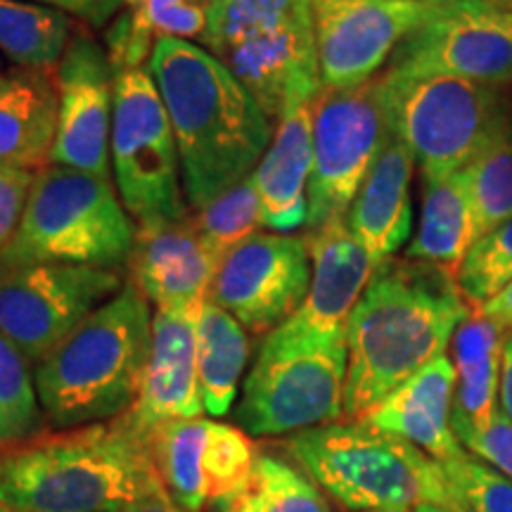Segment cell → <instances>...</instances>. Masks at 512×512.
I'll return each instance as SVG.
<instances>
[{
    "label": "cell",
    "mask_w": 512,
    "mask_h": 512,
    "mask_svg": "<svg viewBox=\"0 0 512 512\" xmlns=\"http://www.w3.org/2000/svg\"><path fill=\"white\" fill-rule=\"evenodd\" d=\"M472 306L456 275L415 259L382 261L347 320L344 420H361L384 396L451 347Z\"/></svg>",
    "instance_id": "6da1fadb"
},
{
    "label": "cell",
    "mask_w": 512,
    "mask_h": 512,
    "mask_svg": "<svg viewBox=\"0 0 512 512\" xmlns=\"http://www.w3.org/2000/svg\"><path fill=\"white\" fill-rule=\"evenodd\" d=\"M147 69L174 128L188 209L252 176L275 128L226 64L200 43L157 38Z\"/></svg>",
    "instance_id": "7a4b0ae2"
},
{
    "label": "cell",
    "mask_w": 512,
    "mask_h": 512,
    "mask_svg": "<svg viewBox=\"0 0 512 512\" xmlns=\"http://www.w3.org/2000/svg\"><path fill=\"white\" fill-rule=\"evenodd\" d=\"M147 441L117 418L0 451V505L17 512H124L152 472Z\"/></svg>",
    "instance_id": "3957f363"
},
{
    "label": "cell",
    "mask_w": 512,
    "mask_h": 512,
    "mask_svg": "<svg viewBox=\"0 0 512 512\" xmlns=\"http://www.w3.org/2000/svg\"><path fill=\"white\" fill-rule=\"evenodd\" d=\"M152 304L126 280L60 347L34 366L50 427L76 430L126 415L143 384L152 344Z\"/></svg>",
    "instance_id": "277c9868"
},
{
    "label": "cell",
    "mask_w": 512,
    "mask_h": 512,
    "mask_svg": "<svg viewBox=\"0 0 512 512\" xmlns=\"http://www.w3.org/2000/svg\"><path fill=\"white\" fill-rule=\"evenodd\" d=\"M280 451L349 512H411L422 503H458L437 460L363 420L290 434Z\"/></svg>",
    "instance_id": "5b68a950"
},
{
    "label": "cell",
    "mask_w": 512,
    "mask_h": 512,
    "mask_svg": "<svg viewBox=\"0 0 512 512\" xmlns=\"http://www.w3.org/2000/svg\"><path fill=\"white\" fill-rule=\"evenodd\" d=\"M138 223L112 178L50 164L31 185L0 266L67 264L126 271Z\"/></svg>",
    "instance_id": "8992f818"
},
{
    "label": "cell",
    "mask_w": 512,
    "mask_h": 512,
    "mask_svg": "<svg viewBox=\"0 0 512 512\" xmlns=\"http://www.w3.org/2000/svg\"><path fill=\"white\" fill-rule=\"evenodd\" d=\"M389 131L411 150L422 178L463 171L512 124L510 88L458 76L377 74Z\"/></svg>",
    "instance_id": "52a82bcc"
},
{
    "label": "cell",
    "mask_w": 512,
    "mask_h": 512,
    "mask_svg": "<svg viewBox=\"0 0 512 512\" xmlns=\"http://www.w3.org/2000/svg\"><path fill=\"white\" fill-rule=\"evenodd\" d=\"M347 332L316 335L287 323L261 339L242 380L235 422L249 437H290L344 418Z\"/></svg>",
    "instance_id": "ba28073f"
},
{
    "label": "cell",
    "mask_w": 512,
    "mask_h": 512,
    "mask_svg": "<svg viewBox=\"0 0 512 512\" xmlns=\"http://www.w3.org/2000/svg\"><path fill=\"white\" fill-rule=\"evenodd\" d=\"M110 159L121 202L138 226L190 214L174 128L147 67L114 76Z\"/></svg>",
    "instance_id": "9c48e42d"
},
{
    "label": "cell",
    "mask_w": 512,
    "mask_h": 512,
    "mask_svg": "<svg viewBox=\"0 0 512 512\" xmlns=\"http://www.w3.org/2000/svg\"><path fill=\"white\" fill-rule=\"evenodd\" d=\"M313 166L306 233L344 219L389 136L380 83L323 86L311 105Z\"/></svg>",
    "instance_id": "30bf717a"
},
{
    "label": "cell",
    "mask_w": 512,
    "mask_h": 512,
    "mask_svg": "<svg viewBox=\"0 0 512 512\" xmlns=\"http://www.w3.org/2000/svg\"><path fill=\"white\" fill-rule=\"evenodd\" d=\"M124 285L114 268L0 266V335L36 366Z\"/></svg>",
    "instance_id": "8fae6325"
},
{
    "label": "cell",
    "mask_w": 512,
    "mask_h": 512,
    "mask_svg": "<svg viewBox=\"0 0 512 512\" xmlns=\"http://www.w3.org/2000/svg\"><path fill=\"white\" fill-rule=\"evenodd\" d=\"M387 69L512 88V5L508 0H444L403 38Z\"/></svg>",
    "instance_id": "7c38bea8"
},
{
    "label": "cell",
    "mask_w": 512,
    "mask_h": 512,
    "mask_svg": "<svg viewBox=\"0 0 512 512\" xmlns=\"http://www.w3.org/2000/svg\"><path fill=\"white\" fill-rule=\"evenodd\" d=\"M309 287L311 252L304 235L256 233L216 268L209 302L249 335L266 337L302 309Z\"/></svg>",
    "instance_id": "4fadbf2b"
},
{
    "label": "cell",
    "mask_w": 512,
    "mask_h": 512,
    "mask_svg": "<svg viewBox=\"0 0 512 512\" xmlns=\"http://www.w3.org/2000/svg\"><path fill=\"white\" fill-rule=\"evenodd\" d=\"M444 0H311L320 81L349 88L373 81Z\"/></svg>",
    "instance_id": "5bb4252c"
},
{
    "label": "cell",
    "mask_w": 512,
    "mask_h": 512,
    "mask_svg": "<svg viewBox=\"0 0 512 512\" xmlns=\"http://www.w3.org/2000/svg\"><path fill=\"white\" fill-rule=\"evenodd\" d=\"M152 465L183 508L202 512L252 475L259 446L245 430L211 418L174 420L147 437Z\"/></svg>",
    "instance_id": "9a60e30c"
},
{
    "label": "cell",
    "mask_w": 512,
    "mask_h": 512,
    "mask_svg": "<svg viewBox=\"0 0 512 512\" xmlns=\"http://www.w3.org/2000/svg\"><path fill=\"white\" fill-rule=\"evenodd\" d=\"M60 117L50 164L112 178L110 136L114 112V69L110 55L86 24L55 67Z\"/></svg>",
    "instance_id": "2e32d148"
},
{
    "label": "cell",
    "mask_w": 512,
    "mask_h": 512,
    "mask_svg": "<svg viewBox=\"0 0 512 512\" xmlns=\"http://www.w3.org/2000/svg\"><path fill=\"white\" fill-rule=\"evenodd\" d=\"M200 309L164 311L152 316V344L133 408L121 415L140 439L174 420L202 418L204 403L197 375V318Z\"/></svg>",
    "instance_id": "e0dca14e"
},
{
    "label": "cell",
    "mask_w": 512,
    "mask_h": 512,
    "mask_svg": "<svg viewBox=\"0 0 512 512\" xmlns=\"http://www.w3.org/2000/svg\"><path fill=\"white\" fill-rule=\"evenodd\" d=\"M216 268L219 261L185 216L138 226L126 280L155 309H200L209 299Z\"/></svg>",
    "instance_id": "ac0fdd59"
},
{
    "label": "cell",
    "mask_w": 512,
    "mask_h": 512,
    "mask_svg": "<svg viewBox=\"0 0 512 512\" xmlns=\"http://www.w3.org/2000/svg\"><path fill=\"white\" fill-rule=\"evenodd\" d=\"M219 60L271 121L283 117L290 105L313 102L323 88L313 19L240 43L219 55Z\"/></svg>",
    "instance_id": "d6986e66"
},
{
    "label": "cell",
    "mask_w": 512,
    "mask_h": 512,
    "mask_svg": "<svg viewBox=\"0 0 512 512\" xmlns=\"http://www.w3.org/2000/svg\"><path fill=\"white\" fill-rule=\"evenodd\" d=\"M311 252V287L290 323L316 335H344L354 306L377 271V261L356 240L347 219L304 233Z\"/></svg>",
    "instance_id": "ffe728a7"
},
{
    "label": "cell",
    "mask_w": 512,
    "mask_h": 512,
    "mask_svg": "<svg viewBox=\"0 0 512 512\" xmlns=\"http://www.w3.org/2000/svg\"><path fill=\"white\" fill-rule=\"evenodd\" d=\"M453 392L456 368L444 354L399 384L361 420L408 441L437 463H446L467 453L453 434Z\"/></svg>",
    "instance_id": "44dd1931"
},
{
    "label": "cell",
    "mask_w": 512,
    "mask_h": 512,
    "mask_svg": "<svg viewBox=\"0 0 512 512\" xmlns=\"http://www.w3.org/2000/svg\"><path fill=\"white\" fill-rule=\"evenodd\" d=\"M415 159L389 131L380 155L370 166L347 211V226L377 264L392 259L413 238L411 185Z\"/></svg>",
    "instance_id": "7402d4cb"
},
{
    "label": "cell",
    "mask_w": 512,
    "mask_h": 512,
    "mask_svg": "<svg viewBox=\"0 0 512 512\" xmlns=\"http://www.w3.org/2000/svg\"><path fill=\"white\" fill-rule=\"evenodd\" d=\"M311 105L297 102L275 121L266 155L254 169V185L261 200L264 228L271 233H294L309 216V181L313 166Z\"/></svg>",
    "instance_id": "603a6c76"
},
{
    "label": "cell",
    "mask_w": 512,
    "mask_h": 512,
    "mask_svg": "<svg viewBox=\"0 0 512 512\" xmlns=\"http://www.w3.org/2000/svg\"><path fill=\"white\" fill-rule=\"evenodd\" d=\"M60 117L55 69L0 74V169L38 174L50 166Z\"/></svg>",
    "instance_id": "cb8c5ba5"
},
{
    "label": "cell",
    "mask_w": 512,
    "mask_h": 512,
    "mask_svg": "<svg viewBox=\"0 0 512 512\" xmlns=\"http://www.w3.org/2000/svg\"><path fill=\"white\" fill-rule=\"evenodd\" d=\"M505 332L472 311L453 335V434L472 430L494 418L501 408V363Z\"/></svg>",
    "instance_id": "d4e9b609"
},
{
    "label": "cell",
    "mask_w": 512,
    "mask_h": 512,
    "mask_svg": "<svg viewBox=\"0 0 512 512\" xmlns=\"http://www.w3.org/2000/svg\"><path fill=\"white\" fill-rule=\"evenodd\" d=\"M475 242V219L465 169L448 178H422L420 219L406 259L425 261L458 273Z\"/></svg>",
    "instance_id": "484cf974"
},
{
    "label": "cell",
    "mask_w": 512,
    "mask_h": 512,
    "mask_svg": "<svg viewBox=\"0 0 512 512\" xmlns=\"http://www.w3.org/2000/svg\"><path fill=\"white\" fill-rule=\"evenodd\" d=\"M249 354V332L228 311L207 299L197 318V375L204 413L211 418L233 411Z\"/></svg>",
    "instance_id": "4316f807"
},
{
    "label": "cell",
    "mask_w": 512,
    "mask_h": 512,
    "mask_svg": "<svg viewBox=\"0 0 512 512\" xmlns=\"http://www.w3.org/2000/svg\"><path fill=\"white\" fill-rule=\"evenodd\" d=\"M211 512H332L323 489L283 453L259 451L247 482Z\"/></svg>",
    "instance_id": "83f0119b"
},
{
    "label": "cell",
    "mask_w": 512,
    "mask_h": 512,
    "mask_svg": "<svg viewBox=\"0 0 512 512\" xmlns=\"http://www.w3.org/2000/svg\"><path fill=\"white\" fill-rule=\"evenodd\" d=\"M79 27L72 15L48 5L0 0V53L15 67L53 72Z\"/></svg>",
    "instance_id": "f1b7e54d"
},
{
    "label": "cell",
    "mask_w": 512,
    "mask_h": 512,
    "mask_svg": "<svg viewBox=\"0 0 512 512\" xmlns=\"http://www.w3.org/2000/svg\"><path fill=\"white\" fill-rule=\"evenodd\" d=\"M306 19H313L311 0H207L200 46L219 57L240 43Z\"/></svg>",
    "instance_id": "f546056e"
},
{
    "label": "cell",
    "mask_w": 512,
    "mask_h": 512,
    "mask_svg": "<svg viewBox=\"0 0 512 512\" xmlns=\"http://www.w3.org/2000/svg\"><path fill=\"white\" fill-rule=\"evenodd\" d=\"M29 358L0 335V451L48 432Z\"/></svg>",
    "instance_id": "4dcf8cb0"
},
{
    "label": "cell",
    "mask_w": 512,
    "mask_h": 512,
    "mask_svg": "<svg viewBox=\"0 0 512 512\" xmlns=\"http://www.w3.org/2000/svg\"><path fill=\"white\" fill-rule=\"evenodd\" d=\"M188 219L211 256L221 264L235 247H240L242 242L261 233V228H264L254 176H247L245 181L221 192L204 207L192 209Z\"/></svg>",
    "instance_id": "1f68e13d"
},
{
    "label": "cell",
    "mask_w": 512,
    "mask_h": 512,
    "mask_svg": "<svg viewBox=\"0 0 512 512\" xmlns=\"http://www.w3.org/2000/svg\"><path fill=\"white\" fill-rule=\"evenodd\" d=\"M475 219V242L512 219V124L465 169ZM472 242V245H475Z\"/></svg>",
    "instance_id": "d6a6232c"
},
{
    "label": "cell",
    "mask_w": 512,
    "mask_h": 512,
    "mask_svg": "<svg viewBox=\"0 0 512 512\" xmlns=\"http://www.w3.org/2000/svg\"><path fill=\"white\" fill-rule=\"evenodd\" d=\"M456 280L472 311L512 283V219L489 230L470 247Z\"/></svg>",
    "instance_id": "836d02e7"
},
{
    "label": "cell",
    "mask_w": 512,
    "mask_h": 512,
    "mask_svg": "<svg viewBox=\"0 0 512 512\" xmlns=\"http://www.w3.org/2000/svg\"><path fill=\"white\" fill-rule=\"evenodd\" d=\"M451 494L467 512H512V482L470 453L439 463Z\"/></svg>",
    "instance_id": "e575fe53"
},
{
    "label": "cell",
    "mask_w": 512,
    "mask_h": 512,
    "mask_svg": "<svg viewBox=\"0 0 512 512\" xmlns=\"http://www.w3.org/2000/svg\"><path fill=\"white\" fill-rule=\"evenodd\" d=\"M458 441L467 453L484 460L512 482V422L501 408L484 425L460 432Z\"/></svg>",
    "instance_id": "d590c367"
},
{
    "label": "cell",
    "mask_w": 512,
    "mask_h": 512,
    "mask_svg": "<svg viewBox=\"0 0 512 512\" xmlns=\"http://www.w3.org/2000/svg\"><path fill=\"white\" fill-rule=\"evenodd\" d=\"M36 174L17 169H0V254L8 247L27 207Z\"/></svg>",
    "instance_id": "8d00e7d4"
},
{
    "label": "cell",
    "mask_w": 512,
    "mask_h": 512,
    "mask_svg": "<svg viewBox=\"0 0 512 512\" xmlns=\"http://www.w3.org/2000/svg\"><path fill=\"white\" fill-rule=\"evenodd\" d=\"M204 29H207V3H200V0L178 3L164 10L152 24L157 38H181V41L200 38Z\"/></svg>",
    "instance_id": "74e56055"
},
{
    "label": "cell",
    "mask_w": 512,
    "mask_h": 512,
    "mask_svg": "<svg viewBox=\"0 0 512 512\" xmlns=\"http://www.w3.org/2000/svg\"><path fill=\"white\" fill-rule=\"evenodd\" d=\"M178 3H185V0H121V17L126 19L131 34L143 41L145 46L155 48L157 36L152 31V24L155 19L162 15L164 10L174 8Z\"/></svg>",
    "instance_id": "f35d334b"
},
{
    "label": "cell",
    "mask_w": 512,
    "mask_h": 512,
    "mask_svg": "<svg viewBox=\"0 0 512 512\" xmlns=\"http://www.w3.org/2000/svg\"><path fill=\"white\" fill-rule=\"evenodd\" d=\"M29 3L62 10L79 19L81 24H91L95 29L107 27L121 10V0H29Z\"/></svg>",
    "instance_id": "ab89813d"
},
{
    "label": "cell",
    "mask_w": 512,
    "mask_h": 512,
    "mask_svg": "<svg viewBox=\"0 0 512 512\" xmlns=\"http://www.w3.org/2000/svg\"><path fill=\"white\" fill-rule=\"evenodd\" d=\"M124 512H190V510L183 508V505L171 496V491L164 486L162 477H159L155 467H152V472L145 479L143 489L138 491V496L133 498L131 505H128Z\"/></svg>",
    "instance_id": "60d3db41"
},
{
    "label": "cell",
    "mask_w": 512,
    "mask_h": 512,
    "mask_svg": "<svg viewBox=\"0 0 512 512\" xmlns=\"http://www.w3.org/2000/svg\"><path fill=\"white\" fill-rule=\"evenodd\" d=\"M475 313H479V316L486 320H491V323H494L501 332H505V335L512 332V283L505 285L498 294H494L489 302L477 306Z\"/></svg>",
    "instance_id": "b9f144b4"
},
{
    "label": "cell",
    "mask_w": 512,
    "mask_h": 512,
    "mask_svg": "<svg viewBox=\"0 0 512 512\" xmlns=\"http://www.w3.org/2000/svg\"><path fill=\"white\" fill-rule=\"evenodd\" d=\"M501 411L512 422V332L505 335L503 363H501Z\"/></svg>",
    "instance_id": "7bdbcfd3"
},
{
    "label": "cell",
    "mask_w": 512,
    "mask_h": 512,
    "mask_svg": "<svg viewBox=\"0 0 512 512\" xmlns=\"http://www.w3.org/2000/svg\"><path fill=\"white\" fill-rule=\"evenodd\" d=\"M413 512H467L460 503L444 505V503H422Z\"/></svg>",
    "instance_id": "ee69618b"
},
{
    "label": "cell",
    "mask_w": 512,
    "mask_h": 512,
    "mask_svg": "<svg viewBox=\"0 0 512 512\" xmlns=\"http://www.w3.org/2000/svg\"><path fill=\"white\" fill-rule=\"evenodd\" d=\"M0 512H17V510H12V508H5V505H0Z\"/></svg>",
    "instance_id": "f6af8a7d"
},
{
    "label": "cell",
    "mask_w": 512,
    "mask_h": 512,
    "mask_svg": "<svg viewBox=\"0 0 512 512\" xmlns=\"http://www.w3.org/2000/svg\"><path fill=\"white\" fill-rule=\"evenodd\" d=\"M0 74H3V62H0Z\"/></svg>",
    "instance_id": "bcb514c9"
},
{
    "label": "cell",
    "mask_w": 512,
    "mask_h": 512,
    "mask_svg": "<svg viewBox=\"0 0 512 512\" xmlns=\"http://www.w3.org/2000/svg\"><path fill=\"white\" fill-rule=\"evenodd\" d=\"M200 3H207V0H200Z\"/></svg>",
    "instance_id": "7dc6e473"
},
{
    "label": "cell",
    "mask_w": 512,
    "mask_h": 512,
    "mask_svg": "<svg viewBox=\"0 0 512 512\" xmlns=\"http://www.w3.org/2000/svg\"><path fill=\"white\" fill-rule=\"evenodd\" d=\"M510 95H512V88H510Z\"/></svg>",
    "instance_id": "c3c4849f"
}]
</instances>
